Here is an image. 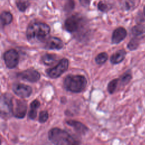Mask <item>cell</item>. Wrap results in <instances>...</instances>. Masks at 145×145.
Returning a JSON list of instances; mask_svg holds the SVG:
<instances>
[{"label":"cell","mask_w":145,"mask_h":145,"mask_svg":"<svg viewBox=\"0 0 145 145\" xmlns=\"http://www.w3.org/2000/svg\"><path fill=\"white\" fill-rule=\"evenodd\" d=\"M37 109L33 108H30V110L28 114V117L31 120H35L37 116Z\"/></svg>","instance_id":"cell-27"},{"label":"cell","mask_w":145,"mask_h":145,"mask_svg":"<svg viewBox=\"0 0 145 145\" xmlns=\"http://www.w3.org/2000/svg\"><path fill=\"white\" fill-rule=\"evenodd\" d=\"M27 109V102L24 100H16L15 105L13 108V116L16 118H23L26 114Z\"/></svg>","instance_id":"cell-10"},{"label":"cell","mask_w":145,"mask_h":145,"mask_svg":"<svg viewBox=\"0 0 145 145\" xmlns=\"http://www.w3.org/2000/svg\"><path fill=\"white\" fill-rule=\"evenodd\" d=\"M81 5L84 7H87L89 5L90 0H79Z\"/></svg>","instance_id":"cell-29"},{"label":"cell","mask_w":145,"mask_h":145,"mask_svg":"<svg viewBox=\"0 0 145 145\" xmlns=\"http://www.w3.org/2000/svg\"><path fill=\"white\" fill-rule=\"evenodd\" d=\"M133 35L138 39H141L145 37V24H138L131 29Z\"/></svg>","instance_id":"cell-15"},{"label":"cell","mask_w":145,"mask_h":145,"mask_svg":"<svg viewBox=\"0 0 145 145\" xmlns=\"http://www.w3.org/2000/svg\"><path fill=\"white\" fill-rule=\"evenodd\" d=\"M63 47L62 40L57 37H50L46 39L45 48L50 50H59Z\"/></svg>","instance_id":"cell-11"},{"label":"cell","mask_w":145,"mask_h":145,"mask_svg":"<svg viewBox=\"0 0 145 145\" xmlns=\"http://www.w3.org/2000/svg\"><path fill=\"white\" fill-rule=\"evenodd\" d=\"M132 76L131 73L129 72H126L121 76L119 80H120V83L121 86H125L130 82Z\"/></svg>","instance_id":"cell-22"},{"label":"cell","mask_w":145,"mask_h":145,"mask_svg":"<svg viewBox=\"0 0 145 145\" xmlns=\"http://www.w3.org/2000/svg\"><path fill=\"white\" fill-rule=\"evenodd\" d=\"M144 15H145V6L144 7Z\"/></svg>","instance_id":"cell-30"},{"label":"cell","mask_w":145,"mask_h":145,"mask_svg":"<svg viewBox=\"0 0 145 145\" xmlns=\"http://www.w3.org/2000/svg\"><path fill=\"white\" fill-rule=\"evenodd\" d=\"M119 81V79H114L113 80H112L108 84V87H107V89L108 92L110 94H112L113 93L117 87V84Z\"/></svg>","instance_id":"cell-21"},{"label":"cell","mask_w":145,"mask_h":145,"mask_svg":"<svg viewBox=\"0 0 145 145\" xmlns=\"http://www.w3.org/2000/svg\"><path fill=\"white\" fill-rule=\"evenodd\" d=\"M41 60L44 65L50 66L53 64L56 61L57 56L55 54L46 53L42 56Z\"/></svg>","instance_id":"cell-16"},{"label":"cell","mask_w":145,"mask_h":145,"mask_svg":"<svg viewBox=\"0 0 145 145\" xmlns=\"http://www.w3.org/2000/svg\"><path fill=\"white\" fill-rule=\"evenodd\" d=\"M48 139L53 144L72 145L79 143L68 132L58 127L51 129L48 132Z\"/></svg>","instance_id":"cell-2"},{"label":"cell","mask_w":145,"mask_h":145,"mask_svg":"<svg viewBox=\"0 0 145 145\" xmlns=\"http://www.w3.org/2000/svg\"><path fill=\"white\" fill-rule=\"evenodd\" d=\"M135 6V0H125L123 7L125 10H129Z\"/></svg>","instance_id":"cell-25"},{"label":"cell","mask_w":145,"mask_h":145,"mask_svg":"<svg viewBox=\"0 0 145 145\" xmlns=\"http://www.w3.org/2000/svg\"><path fill=\"white\" fill-rule=\"evenodd\" d=\"M49 118V114L46 110H42L39 114V121L40 123H43L47 121Z\"/></svg>","instance_id":"cell-24"},{"label":"cell","mask_w":145,"mask_h":145,"mask_svg":"<svg viewBox=\"0 0 145 145\" xmlns=\"http://www.w3.org/2000/svg\"><path fill=\"white\" fill-rule=\"evenodd\" d=\"M139 39L137 37H133L127 44V47L130 50H134L137 49L139 45Z\"/></svg>","instance_id":"cell-20"},{"label":"cell","mask_w":145,"mask_h":145,"mask_svg":"<svg viewBox=\"0 0 145 145\" xmlns=\"http://www.w3.org/2000/svg\"><path fill=\"white\" fill-rule=\"evenodd\" d=\"M69 65V60L66 58H63L60 59L55 66L47 69L46 72L50 78H57L68 70Z\"/></svg>","instance_id":"cell-5"},{"label":"cell","mask_w":145,"mask_h":145,"mask_svg":"<svg viewBox=\"0 0 145 145\" xmlns=\"http://www.w3.org/2000/svg\"><path fill=\"white\" fill-rule=\"evenodd\" d=\"M12 20V15L8 11H3L1 14V23L2 26L8 25Z\"/></svg>","instance_id":"cell-17"},{"label":"cell","mask_w":145,"mask_h":145,"mask_svg":"<svg viewBox=\"0 0 145 145\" xmlns=\"http://www.w3.org/2000/svg\"><path fill=\"white\" fill-rule=\"evenodd\" d=\"M66 123L68 125L71 126L76 133L80 135L86 134L87 131L88 130V127L83 123L79 121L70 120L67 121Z\"/></svg>","instance_id":"cell-13"},{"label":"cell","mask_w":145,"mask_h":145,"mask_svg":"<svg viewBox=\"0 0 145 145\" xmlns=\"http://www.w3.org/2000/svg\"><path fill=\"white\" fill-rule=\"evenodd\" d=\"M12 96L8 93H3L1 97L0 110L1 116L3 118H8L13 113V103Z\"/></svg>","instance_id":"cell-4"},{"label":"cell","mask_w":145,"mask_h":145,"mask_svg":"<svg viewBox=\"0 0 145 145\" xmlns=\"http://www.w3.org/2000/svg\"><path fill=\"white\" fill-rule=\"evenodd\" d=\"M83 19L82 16L74 15L68 18L65 22L64 27L65 29L70 33L77 32L83 25Z\"/></svg>","instance_id":"cell-6"},{"label":"cell","mask_w":145,"mask_h":145,"mask_svg":"<svg viewBox=\"0 0 145 145\" xmlns=\"http://www.w3.org/2000/svg\"><path fill=\"white\" fill-rule=\"evenodd\" d=\"M40 106V102L37 100L35 99L30 104V108H33L36 109H38Z\"/></svg>","instance_id":"cell-28"},{"label":"cell","mask_w":145,"mask_h":145,"mask_svg":"<svg viewBox=\"0 0 145 145\" xmlns=\"http://www.w3.org/2000/svg\"><path fill=\"white\" fill-rule=\"evenodd\" d=\"M16 77L31 83H35L40 80L41 75L39 71L35 69L29 68L17 73Z\"/></svg>","instance_id":"cell-8"},{"label":"cell","mask_w":145,"mask_h":145,"mask_svg":"<svg viewBox=\"0 0 145 145\" xmlns=\"http://www.w3.org/2000/svg\"><path fill=\"white\" fill-rule=\"evenodd\" d=\"M12 89L15 94L22 98L28 97L32 92V89L29 86L23 83L13 84Z\"/></svg>","instance_id":"cell-9"},{"label":"cell","mask_w":145,"mask_h":145,"mask_svg":"<svg viewBox=\"0 0 145 145\" xmlns=\"http://www.w3.org/2000/svg\"><path fill=\"white\" fill-rule=\"evenodd\" d=\"M127 35L126 30L122 27L116 28L112 35V42L117 44L123 40Z\"/></svg>","instance_id":"cell-12"},{"label":"cell","mask_w":145,"mask_h":145,"mask_svg":"<svg viewBox=\"0 0 145 145\" xmlns=\"http://www.w3.org/2000/svg\"><path fill=\"white\" fill-rule=\"evenodd\" d=\"M16 5L19 11L24 12L29 6L30 3L27 0H16Z\"/></svg>","instance_id":"cell-19"},{"label":"cell","mask_w":145,"mask_h":145,"mask_svg":"<svg viewBox=\"0 0 145 145\" xmlns=\"http://www.w3.org/2000/svg\"><path fill=\"white\" fill-rule=\"evenodd\" d=\"M108 59V55L106 52H101L98 54L95 57V62L97 65H103Z\"/></svg>","instance_id":"cell-18"},{"label":"cell","mask_w":145,"mask_h":145,"mask_svg":"<svg viewBox=\"0 0 145 145\" xmlns=\"http://www.w3.org/2000/svg\"><path fill=\"white\" fill-rule=\"evenodd\" d=\"M97 7L98 9L102 12H106L109 9V6L103 1H100L99 2L97 5Z\"/></svg>","instance_id":"cell-26"},{"label":"cell","mask_w":145,"mask_h":145,"mask_svg":"<svg viewBox=\"0 0 145 145\" xmlns=\"http://www.w3.org/2000/svg\"><path fill=\"white\" fill-rule=\"evenodd\" d=\"M50 32V28L47 24L39 22H33L27 28V39L31 44L42 42L48 39Z\"/></svg>","instance_id":"cell-1"},{"label":"cell","mask_w":145,"mask_h":145,"mask_svg":"<svg viewBox=\"0 0 145 145\" xmlns=\"http://www.w3.org/2000/svg\"><path fill=\"white\" fill-rule=\"evenodd\" d=\"M3 58L6 67L8 69H14L19 63V54L18 51L14 49L6 51L3 54Z\"/></svg>","instance_id":"cell-7"},{"label":"cell","mask_w":145,"mask_h":145,"mask_svg":"<svg viewBox=\"0 0 145 145\" xmlns=\"http://www.w3.org/2000/svg\"><path fill=\"white\" fill-rule=\"evenodd\" d=\"M126 55V52L124 49L118 50L111 56L110 62L114 65L120 63L125 59Z\"/></svg>","instance_id":"cell-14"},{"label":"cell","mask_w":145,"mask_h":145,"mask_svg":"<svg viewBox=\"0 0 145 145\" xmlns=\"http://www.w3.org/2000/svg\"><path fill=\"white\" fill-rule=\"evenodd\" d=\"M75 2L74 0H67L64 5V10L66 12H71L74 8Z\"/></svg>","instance_id":"cell-23"},{"label":"cell","mask_w":145,"mask_h":145,"mask_svg":"<svg viewBox=\"0 0 145 145\" xmlns=\"http://www.w3.org/2000/svg\"><path fill=\"white\" fill-rule=\"evenodd\" d=\"M63 84L67 91L73 93H80L86 88L87 80L82 75L70 74L65 78Z\"/></svg>","instance_id":"cell-3"}]
</instances>
